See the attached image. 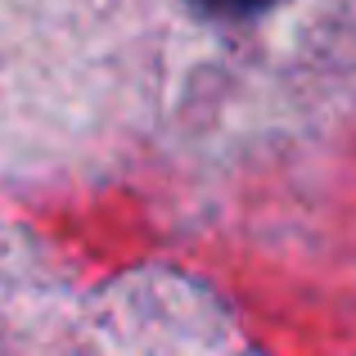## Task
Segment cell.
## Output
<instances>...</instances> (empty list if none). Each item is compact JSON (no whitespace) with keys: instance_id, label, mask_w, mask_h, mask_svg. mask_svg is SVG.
Masks as SVG:
<instances>
[{"instance_id":"cell-1","label":"cell","mask_w":356,"mask_h":356,"mask_svg":"<svg viewBox=\"0 0 356 356\" xmlns=\"http://www.w3.org/2000/svg\"><path fill=\"white\" fill-rule=\"evenodd\" d=\"M50 356H257L212 307L181 289H127L108 298Z\"/></svg>"},{"instance_id":"cell-2","label":"cell","mask_w":356,"mask_h":356,"mask_svg":"<svg viewBox=\"0 0 356 356\" xmlns=\"http://www.w3.org/2000/svg\"><path fill=\"white\" fill-rule=\"evenodd\" d=\"M45 316L36 307L32 289L18 275L0 270V356H36V334Z\"/></svg>"},{"instance_id":"cell-3","label":"cell","mask_w":356,"mask_h":356,"mask_svg":"<svg viewBox=\"0 0 356 356\" xmlns=\"http://www.w3.org/2000/svg\"><path fill=\"white\" fill-rule=\"evenodd\" d=\"M190 5H199L212 18H257L261 9L280 5V0H190Z\"/></svg>"}]
</instances>
